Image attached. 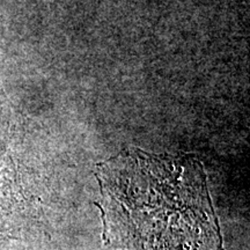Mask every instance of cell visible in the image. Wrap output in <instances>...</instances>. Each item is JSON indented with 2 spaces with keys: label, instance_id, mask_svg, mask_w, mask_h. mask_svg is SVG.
I'll return each instance as SVG.
<instances>
[{
  "label": "cell",
  "instance_id": "obj_1",
  "mask_svg": "<svg viewBox=\"0 0 250 250\" xmlns=\"http://www.w3.org/2000/svg\"><path fill=\"white\" fill-rule=\"evenodd\" d=\"M102 239L116 250H221L204 168L192 155L125 149L96 167Z\"/></svg>",
  "mask_w": 250,
  "mask_h": 250
}]
</instances>
